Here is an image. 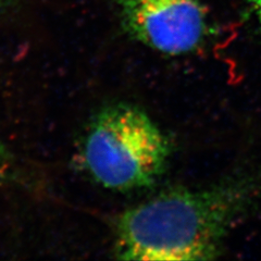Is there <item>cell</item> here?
Returning <instances> with one entry per match:
<instances>
[{
	"label": "cell",
	"mask_w": 261,
	"mask_h": 261,
	"mask_svg": "<svg viewBox=\"0 0 261 261\" xmlns=\"http://www.w3.org/2000/svg\"><path fill=\"white\" fill-rule=\"evenodd\" d=\"M244 203L230 186L161 194L119 218L114 250L124 260L212 259Z\"/></svg>",
	"instance_id": "obj_1"
},
{
	"label": "cell",
	"mask_w": 261,
	"mask_h": 261,
	"mask_svg": "<svg viewBox=\"0 0 261 261\" xmlns=\"http://www.w3.org/2000/svg\"><path fill=\"white\" fill-rule=\"evenodd\" d=\"M166 137L144 112L126 105L99 112L89 125L81 158L97 183L128 191L151 184L166 166Z\"/></svg>",
	"instance_id": "obj_2"
},
{
	"label": "cell",
	"mask_w": 261,
	"mask_h": 261,
	"mask_svg": "<svg viewBox=\"0 0 261 261\" xmlns=\"http://www.w3.org/2000/svg\"><path fill=\"white\" fill-rule=\"evenodd\" d=\"M130 35L159 53L195 50L205 38L207 15L201 0H119Z\"/></svg>",
	"instance_id": "obj_3"
},
{
	"label": "cell",
	"mask_w": 261,
	"mask_h": 261,
	"mask_svg": "<svg viewBox=\"0 0 261 261\" xmlns=\"http://www.w3.org/2000/svg\"><path fill=\"white\" fill-rule=\"evenodd\" d=\"M16 176V169L13 158L0 141V181H9Z\"/></svg>",
	"instance_id": "obj_4"
},
{
	"label": "cell",
	"mask_w": 261,
	"mask_h": 261,
	"mask_svg": "<svg viewBox=\"0 0 261 261\" xmlns=\"http://www.w3.org/2000/svg\"><path fill=\"white\" fill-rule=\"evenodd\" d=\"M249 4L251 5L252 9H254L256 15L261 22V0H248Z\"/></svg>",
	"instance_id": "obj_5"
},
{
	"label": "cell",
	"mask_w": 261,
	"mask_h": 261,
	"mask_svg": "<svg viewBox=\"0 0 261 261\" xmlns=\"http://www.w3.org/2000/svg\"><path fill=\"white\" fill-rule=\"evenodd\" d=\"M7 3H8V0H0V6H4Z\"/></svg>",
	"instance_id": "obj_6"
}]
</instances>
